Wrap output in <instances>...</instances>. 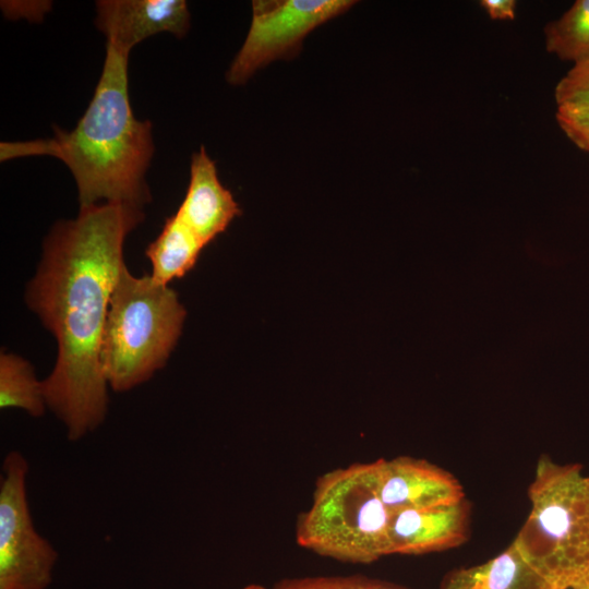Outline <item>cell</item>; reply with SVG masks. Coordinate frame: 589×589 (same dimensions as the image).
Here are the masks:
<instances>
[{"label":"cell","mask_w":589,"mask_h":589,"mask_svg":"<svg viewBox=\"0 0 589 589\" xmlns=\"http://www.w3.org/2000/svg\"><path fill=\"white\" fill-rule=\"evenodd\" d=\"M354 3L352 0L253 1L251 26L227 71L228 83L244 84L272 61L294 57L309 33L344 14Z\"/></svg>","instance_id":"cell-7"},{"label":"cell","mask_w":589,"mask_h":589,"mask_svg":"<svg viewBox=\"0 0 589 589\" xmlns=\"http://www.w3.org/2000/svg\"><path fill=\"white\" fill-rule=\"evenodd\" d=\"M142 208L106 202L81 207L74 220L55 225L44 243L27 303L57 339L55 368L43 381L47 407L70 441L96 430L108 409L100 345L111 293L124 266L127 235Z\"/></svg>","instance_id":"cell-1"},{"label":"cell","mask_w":589,"mask_h":589,"mask_svg":"<svg viewBox=\"0 0 589 589\" xmlns=\"http://www.w3.org/2000/svg\"><path fill=\"white\" fill-rule=\"evenodd\" d=\"M95 23L107 44L129 55L143 39L163 32L183 37L190 13L183 0H100Z\"/></svg>","instance_id":"cell-9"},{"label":"cell","mask_w":589,"mask_h":589,"mask_svg":"<svg viewBox=\"0 0 589 589\" xmlns=\"http://www.w3.org/2000/svg\"><path fill=\"white\" fill-rule=\"evenodd\" d=\"M480 5L492 20L512 21L516 16V1L514 0H482Z\"/></svg>","instance_id":"cell-19"},{"label":"cell","mask_w":589,"mask_h":589,"mask_svg":"<svg viewBox=\"0 0 589 589\" xmlns=\"http://www.w3.org/2000/svg\"><path fill=\"white\" fill-rule=\"evenodd\" d=\"M27 472L22 453L5 455L0 480V589H47L58 561L57 550L34 526Z\"/></svg>","instance_id":"cell-6"},{"label":"cell","mask_w":589,"mask_h":589,"mask_svg":"<svg viewBox=\"0 0 589 589\" xmlns=\"http://www.w3.org/2000/svg\"><path fill=\"white\" fill-rule=\"evenodd\" d=\"M545 48L564 61L589 62V0H577L544 27Z\"/></svg>","instance_id":"cell-15"},{"label":"cell","mask_w":589,"mask_h":589,"mask_svg":"<svg viewBox=\"0 0 589 589\" xmlns=\"http://www.w3.org/2000/svg\"><path fill=\"white\" fill-rule=\"evenodd\" d=\"M176 215L204 247L241 215L231 192L218 179L215 161L203 146L192 155L190 183Z\"/></svg>","instance_id":"cell-11"},{"label":"cell","mask_w":589,"mask_h":589,"mask_svg":"<svg viewBox=\"0 0 589 589\" xmlns=\"http://www.w3.org/2000/svg\"><path fill=\"white\" fill-rule=\"evenodd\" d=\"M557 106L589 107V62L574 65L556 84Z\"/></svg>","instance_id":"cell-17"},{"label":"cell","mask_w":589,"mask_h":589,"mask_svg":"<svg viewBox=\"0 0 589 589\" xmlns=\"http://www.w3.org/2000/svg\"><path fill=\"white\" fill-rule=\"evenodd\" d=\"M441 589H558L512 542L491 560L447 574Z\"/></svg>","instance_id":"cell-12"},{"label":"cell","mask_w":589,"mask_h":589,"mask_svg":"<svg viewBox=\"0 0 589 589\" xmlns=\"http://www.w3.org/2000/svg\"><path fill=\"white\" fill-rule=\"evenodd\" d=\"M128 56L107 44L100 79L72 131L55 128L50 139L2 143L1 159L51 155L71 170L81 207L99 200L135 207L149 201L145 172L153 153L152 123L137 120L128 91Z\"/></svg>","instance_id":"cell-2"},{"label":"cell","mask_w":589,"mask_h":589,"mask_svg":"<svg viewBox=\"0 0 589 589\" xmlns=\"http://www.w3.org/2000/svg\"><path fill=\"white\" fill-rule=\"evenodd\" d=\"M273 589H405L364 576H308L287 578Z\"/></svg>","instance_id":"cell-16"},{"label":"cell","mask_w":589,"mask_h":589,"mask_svg":"<svg viewBox=\"0 0 589 589\" xmlns=\"http://www.w3.org/2000/svg\"><path fill=\"white\" fill-rule=\"evenodd\" d=\"M204 245L193 231L175 214L167 218L159 236L146 249L154 280L168 285L184 276L195 265Z\"/></svg>","instance_id":"cell-13"},{"label":"cell","mask_w":589,"mask_h":589,"mask_svg":"<svg viewBox=\"0 0 589 589\" xmlns=\"http://www.w3.org/2000/svg\"><path fill=\"white\" fill-rule=\"evenodd\" d=\"M46 406L43 382L37 381L32 364L16 354L2 352L0 407L19 408L32 417H41Z\"/></svg>","instance_id":"cell-14"},{"label":"cell","mask_w":589,"mask_h":589,"mask_svg":"<svg viewBox=\"0 0 589 589\" xmlns=\"http://www.w3.org/2000/svg\"><path fill=\"white\" fill-rule=\"evenodd\" d=\"M390 517L375 461L353 464L318 478L311 506L298 519L297 542L322 556L369 564L390 554Z\"/></svg>","instance_id":"cell-5"},{"label":"cell","mask_w":589,"mask_h":589,"mask_svg":"<svg viewBox=\"0 0 589 589\" xmlns=\"http://www.w3.org/2000/svg\"><path fill=\"white\" fill-rule=\"evenodd\" d=\"M241 589H267V588L260 584H249L242 587Z\"/></svg>","instance_id":"cell-20"},{"label":"cell","mask_w":589,"mask_h":589,"mask_svg":"<svg viewBox=\"0 0 589 589\" xmlns=\"http://www.w3.org/2000/svg\"><path fill=\"white\" fill-rule=\"evenodd\" d=\"M574 589H589V577Z\"/></svg>","instance_id":"cell-21"},{"label":"cell","mask_w":589,"mask_h":589,"mask_svg":"<svg viewBox=\"0 0 589 589\" xmlns=\"http://www.w3.org/2000/svg\"><path fill=\"white\" fill-rule=\"evenodd\" d=\"M528 497L513 542L558 589H574L589 577V473L542 456Z\"/></svg>","instance_id":"cell-4"},{"label":"cell","mask_w":589,"mask_h":589,"mask_svg":"<svg viewBox=\"0 0 589 589\" xmlns=\"http://www.w3.org/2000/svg\"><path fill=\"white\" fill-rule=\"evenodd\" d=\"M470 507L466 500L392 513L390 554L419 555L461 545L468 539Z\"/></svg>","instance_id":"cell-10"},{"label":"cell","mask_w":589,"mask_h":589,"mask_svg":"<svg viewBox=\"0 0 589 589\" xmlns=\"http://www.w3.org/2000/svg\"><path fill=\"white\" fill-rule=\"evenodd\" d=\"M555 117L565 135L589 154V107L557 106Z\"/></svg>","instance_id":"cell-18"},{"label":"cell","mask_w":589,"mask_h":589,"mask_svg":"<svg viewBox=\"0 0 589 589\" xmlns=\"http://www.w3.org/2000/svg\"><path fill=\"white\" fill-rule=\"evenodd\" d=\"M378 493L393 513L455 503L465 498L455 476L425 459L399 456L375 460Z\"/></svg>","instance_id":"cell-8"},{"label":"cell","mask_w":589,"mask_h":589,"mask_svg":"<svg viewBox=\"0 0 589 589\" xmlns=\"http://www.w3.org/2000/svg\"><path fill=\"white\" fill-rule=\"evenodd\" d=\"M187 311L178 294L152 276H133L125 265L110 297L100 345V365L121 393L163 368L182 330Z\"/></svg>","instance_id":"cell-3"}]
</instances>
